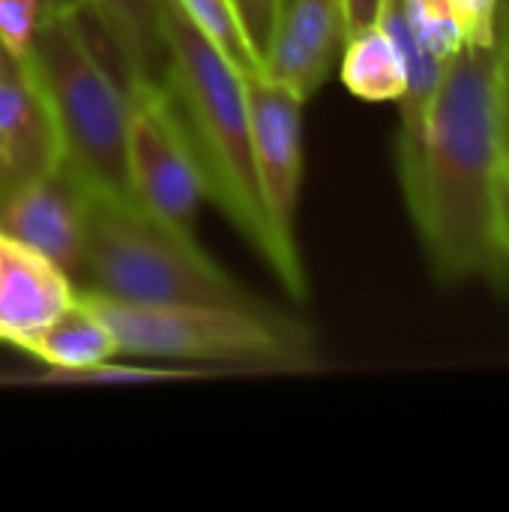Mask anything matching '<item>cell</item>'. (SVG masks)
Returning a JSON list of instances; mask_svg holds the SVG:
<instances>
[{"label": "cell", "mask_w": 509, "mask_h": 512, "mask_svg": "<svg viewBox=\"0 0 509 512\" xmlns=\"http://www.w3.org/2000/svg\"><path fill=\"white\" fill-rule=\"evenodd\" d=\"M495 234L498 246L509 261V159L504 156L501 171H498V186H495Z\"/></svg>", "instance_id": "obj_21"}, {"label": "cell", "mask_w": 509, "mask_h": 512, "mask_svg": "<svg viewBox=\"0 0 509 512\" xmlns=\"http://www.w3.org/2000/svg\"><path fill=\"white\" fill-rule=\"evenodd\" d=\"M48 6H54V9H87L90 0H48Z\"/></svg>", "instance_id": "obj_24"}, {"label": "cell", "mask_w": 509, "mask_h": 512, "mask_svg": "<svg viewBox=\"0 0 509 512\" xmlns=\"http://www.w3.org/2000/svg\"><path fill=\"white\" fill-rule=\"evenodd\" d=\"M402 15L411 39L444 66L468 45L453 0H402Z\"/></svg>", "instance_id": "obj_16"}, {"label": "cell", "mask_w": 509, "mask_h": 512, "mask_svg": "<svg viewBox=\"0 0 509 512\" xmlns=\"http://www.w3.org/2000/svg\"><path fill=\"white\" fill-rule=\"evenodd\" d=\"M159 27L165 45L162 84L195 153L204 195L273 267V237L252 159L246 78L174 0H159Z\"/></svg>", "instance_id": "obj_2"}, {"label": "cell", "mask_w": 509, "mask_h": 512, "mask_svg": "<svg viewBox=\"0 0 509 512\" xmlns=\"http://www.w3.org/2000/svg\"><path fill=\"white\" fill-rule=\"evenodd\" d=\"M81 12L48 6L21 66L51 111L63 165L96 195L132 198L126 165V84H117L96 57L81 27Z\"/></svg>", "instance_id": "obj_4"}, {"label": "cell", "mask_w": 509, "mask_h": 512, "mask_svg": "<svg viewBox=\"0 0 509 512\" xmlns=\"http://www.w3.org/2000/svg\"><path fill=\"white\" fill-rule=\"evenodd\" d=\"M231 3H234V12H237V18L243 24V33H246L249 45L255 48V54L264 63L270 48H273L285 0H231Z\"/></svg>", "instance_id": "obj_18"}, {"label": "cell", "mask_w": 509, "mask_h": 512, "mask_svg": "<svg viewBox=\"0 0 509 512\" xmlns=\"http://www.w3.org/2000/svg\"><path fill=\"white\" fill-rule=\"evenodd\" d=\"M501 24L509 27V0H498V27Z\"/></svg>", "instance_id": "obj_25"}, {"label": "cell", "mask_w": 509, "mask_h": 512, "mask_svg": "<svg viewBox=\"0 0 509 512\" xmlns=\"http://www.w3.org/2000/svg\"><path fill=\"white\" fill-rule=\"evenodd\" d=\"M75 297V282L42 252L0 234V342L18 348L57 318Z\"/></svg>", "instance_id": "obj_11"}, {"label": "cell", "mask_w": 509, "mask_h": 512, "mask_svg": "<svg viewBox=\"0 0 509 512\" xmlns=\"http://www.w3.org/2000/svg\"><path fill=\"white\" fill-rule=\"evenodd\" d=\"M246 102L252 123V159L258 195L273 237V273L285 291L306 300L309 282L297 249V201L303 183V105L294 90L267 72L246 75Z\"/></svg>", "instance_id": "obj_6"}, {"label": "cell", "mask_w": 509, "mask_h": 512, "mask_svg": "<svg viewBox=\"0 0 509 512\" xmlns=\"http://www.w3.org/2000/svg\"><path fill=\"white\" fill-rule=\"evenodd\" d=\"M18 351L42 360L51 372L42 378H24V384H48V381H165V378H189L198 372L177 369H132V366H108L114 354H120L114 333L93 312V306L75 291L72 303L51 318L45 327L30 333Z\"/></svg>", "instance_id": "obj_9"}, {"label": "cell", "mask_w": 509, "mask_h": 512, "mask_svg": "<svg viewBox=\"0 0 509 512\" xmlns=\"http://www.w3.org/2000/svg\"><path fill=\"white\" fill-rule=\"evenodd\" d=\"M75 291L108 324L120 354L267 372H315L321 366L315 330L273 306H141Z\"/></svg>", "instance_id": "obj_5"}, {"label": "cell", "mask_w": 509, "mask_h": 512, "mask_svg": "<svg viewBox=\"0 0 509 512\" xmlns=\"http://www.w3.org/2000/svg\"><path fill=\"white\" fill-rule=\"evenodd\" d=\"M90 198L93 192L63 162L39 174L0 171V234L42 252L78 285Z\"/></svg>", "instance_id": "obj_8"}, {"label": "cell", "mask_w": 509, "mask_h": 512, "mask_svg": "<svg viewBox=\"0 0 509 512\" xmlns=\"http://www.w3.org/2000/svg\"><path fill=\"white\" fill-rule=\"evenodd\" d=\"M342 81L366 102H399L405 93V57L390 30L375 21L348 36L342 48Z\"/></svg>", "instance_id": "obj_14"}, {"label": "cell", "mask_w": 509, "mask_h": 512, "mask_svg": "<svg viewBox=\"0 0 509 512\" xmlns=\"http://www.w3.org/2000/svg\"><path fill=\"white\" fill-rule=\"evenodd\" d=\"M48 0H0V45L12 60H24L33 48Z\"/></svg>", "instance_id": "obj_17"}, {"label": "cell", "mask_w": 509, "mask_h": 512, "mask_svg": "<svg viewBox=\"0 0 509 512\" xmlns=\"http://www.w3.org/2000/svg\"><path fill=\"white\" fill-rule=\"evenodd\" d=\"M345 42V0H285L264 72L309 102L330 78Z\"/></svg>", "instance_id": "obj_10"}, {"label": "cell", "mask_w": 509, "mask_h": 512, "mask_svg": "<svg viewBox=\"0 0 509 512\" xmlns=\"http://www.w3.org/2000/svg\"><path fill=\"white\" fill-rule=\"evenodd\" d=\"M60 162L63 153L51 111L27 69L0 75V171L39 174Z\"/></svg>", "instance_id": "obj_12"}, {"label": "cell", "mask_w": 509, "mask_h": 512, "mask_svg": "<svg viewBox=\"0 0 509 512\" xmlns=\"http://www.w3.org/2000/svg\"><path fill=\"white\" fill-rule=\"evenodd\" d=\"M126 165L132 198L150 213L189 228L204 195L201 171L162 81L126 78Z\"/></svg>", "instance_id": "obj_7"}, {"label": "cell", "mask_w": 509, "mask_h": 512, "mask_svg": "<svg viewBox=\"0 0 509 512\" xmlns=\"http://www.w3.org/2000/svg\"><path fill=\"white\" fill-rule=\"evenodd\" d=\"M75 288L141 306H270L225 273L195 243L192 228L150 213L135 198L96 192Z\"/></svg>", "instance_id": "obj_3"}, {"label": "cell", "mask_w": 509, "mask_h": 512, "mask_svg": "<svg viewBox=\"0 0 509 512\" xmlns=\"http://www.w3.org/2000/svg\"><path fill=\"white\" fill-rule=\"evenodd\" d=\"M501 162L498 42L465 45L441 78L420 144L396 156L408 213L441 282L509 285L495 234Z\"/></svg>", "instance_id": "obj_1"}, {"label": "cell", "mask_w": 509, "mask_h": 512, "mask_svg": "<svg viewBox=\"0 0 509 512\" xmlns=\"http://www.w3.org/2000/svg\"><path fill=\"white\" fill-rule=\"evenodd\" d=\"M15 69H21V63L12 60V57L3 51V45H0V75H9V72H15Z\"/></svg>", "instance_id": "obj_23"}, {"label": "cell", "mask_w": 509, "mask_h": 512, "mask_svg": "<svg viewBox=\"0 0 509 512\" xmlns=\"http://www.w3.org/2000/svg\"><path fill=\"white\" fill-rule=\"evenodd\" d=\"M180 12L225 54V60L246 78L255 72H264L261 57L249 45L243 24L234 12L231 0H174Z\"/></svg>", "instance_id": "obj_15"}, {"label": "cell", "mask_w": 509, "mask_h": 512, "mask_svg": "<svg viewBox=\"0 0 509 512\" xmlns=\"http://www.w3.org/2000/svg\"><path fill=\"white\" fill-rule=\"evenodd\" d=\"M87 12L108 36L126 78L162 81L165 45L159 27V0H90Z\"/></svg>", "instance_id": "obj_13"}, {"label": "cell", "mask_w": 509, "mask_h": 512, "mask_svg": "<svg viewBox=\"0 0 509 512\" xmlns=\"http://www.w3.org/2000/svg\"><path fill=\"white\" fill-rule=\"evenodd\" d=\"M498 123H501V144L509 159V27H498Z\"/></svg>", "instance_id": "obj_20"}, {"label": "cell", "mask_w": 509, "mask_h": 512, "mask_svg": "<svg viewBox=\"0 0 509 512\" xmlns=\"http://www.w3.org/2000/svg\"><path fill=\"white\" fill-rule=\"evenodd\" d=\"M384 0H345V18H348V36L375 24L381 15Z\"/></svg>", "instance_id": "obj_22"}, {"label": "cell", "mask_w": 509, "mask_h": 512, "mask_svg": "<svg viewBox=\"0 0 509 512\" xmlns=\"http://www.w3.org/2000/svg\"><path fill=\"white\" fill-rule=\"evenodd\" d=\"M468 45L498 42V0H453Z\"/></svg>", "instance_id": "obj_19"}]
</instances>
